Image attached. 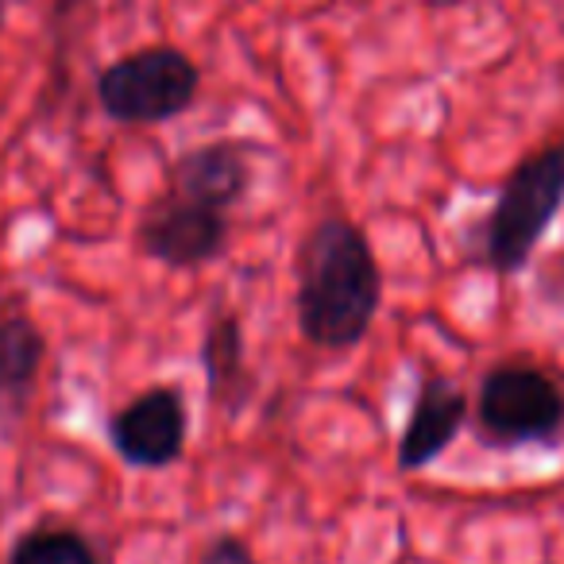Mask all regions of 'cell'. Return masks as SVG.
<instances>
[{"mask_svg":"<svg viewBox=\"0 0 564 564\" xmlns=\"http://www.w3.org/2000/svg\"><path fill=\"white\" fill-rule=\"evenodd\" d=\"M383 302V274L360 225L322 217L299 248V329L325 352H345L368 337Z\"/></svg>","mask_w":564,"mask_h":564,"instance_id":"cell-1","label":"cell"},{"mask_svg":"<svg viewBox=\"0 0 564 564\" xmlns=\"http://www.w3.org/2000/svg\"><path fill=\"white\" fill-rule=\"evenodd\" d=\"M564 209V143L533 151L502 178L491 213L479 225V263L499 274H518L530 267L541 236Z\"/></svg>","mask_w":564,"mask_h":564,"instance_id":"cell-2","label":"cell"},{"mask_svg":"<svg viewBox=\"0 0 564 564\" xmlns=\"http://www.w3.org/2000/svg\"><path fill=\"white\" fill-rule=\"evenodd\" d=\"M479 437L499 448L556 445L564 433V387L538 364H495L476 394Z\"/></svg>","mask_w":564,"mask_h":564,"instance_id":"cell-3","label":"cell"},{"mask_svg":"<svg viewBox=\"0 0 564 564\" xmlns=\"http://www.w3.org/2000/svg\"><path fill=\"white\" fill-rule=\"evenodd\" d=\"M202 74L178 47H143L97 78V101L117 124H166L194 109Z\"/></svg>","mask_w":564,"mask_h":564,"instance_id":"cell-4","label":"cell"},{"mask_svg":"<svg viewBox=\"0 0 564 564\" xmlns=\"http://www.w3.org/2000/svg\"><path fill=\"white\" fill-rule=\"evenodd\" d=\"M135 243L143 256L171 267V271H194V267L225 256L228 217L166 189L143 209L140 225H135Z\"/></svg>","mask_w":564,"mask_h":564,"instance_id":"cell-5","label":"cell"},{"mask_svg":"<svg viewBox=\"0 0 564 564\" xmlns=\"http://www.w3.org/2000/svg\"><path fill=\"white\" fill-rule=\"evenodd\" d=\"M186 402L174 387L135 394L109 422V441L135 468H166L186 448Z\"/></svg>","mask_w":564,"mask_h":564,"instance_id":"cell-6","label":"cell"},{"mask_svg":"<svg viewBox=\"0 0 564 564\" xmlns=\"http://www.w3.org/2000/svg\"><path fill=\"white\" fill-rule=\"evenodd\" d=\"M256 178V155L248 143L236 140H217L189 148L186 155L174 159L171 166V194L197 202L205 209H232L236 202H243V194L251 189Z\"/></svg>","mask_w":564,"mask_h":564,"instance_id":"cell-7","label":"cell"},{"mask_svg":"<svg viewBox=\"0 0 564 564\" xmlns=\"http://www.w3.org/2000/svg\"><path fill=\"white\" fill-rule=\"evenodd\" d=\"M464 422H468V394L453 379L425 371L417 379L414 406H410L406 430H402L399 441V468L417 471L425 464H433L456 441Z\"/></svg>","mask_w":564,"mask_h":564,"instance_id":"cell-8","label":"cell"},{"mask_svg":"<svg viewBox=\"0 0 564 564\" xmlns=\"http://www.w3.org/2000/svg\"><path fill=\"white\" fill-rule=\"evenodd\" d=\"M202 368L209 399L220 410L236 414L248 406L256 391V371L248 368V348H243V325L236 314H217L202 340Z\"/></svg>","mask_w":564,"mask_h":564,"instance_id":"cell-9","label":"cell"},{"mask_svg":"<svg viewBox=\"0 0 564 564\" xmlns=\"http://www.w3.org/2000/svg\"><path fill=\"white\" fill-rule=\"evenodd\" d=\"M43 356H47V340L35 329L32 317H0V422H17L24 414L35 379H40Z\"/></svg>","mask_w":564,"mask_h":564,"instance_id":"cell-10","label":"cell"},{"mask_svg":"<svg viewBox=\"0 0 564 564\" xmlns=\"http://www.w3.org/2000/svg\"><path fill=\"white\" fill-rule=\"evenodd\" d=\"M9 564H97V556L89 549V541L78 538V533L40 530L20 541Z\"/></svg>","mask_w":564,"mask_h":564,"instance_id":"cell-11","label":"cell"},{"mask_svg":"<svg viewBox=\"0 0 564 564\" xmlns=\"http://www.w3.org/2000/svg\"><path fill=\"white\" fill-rule=\"evenodd\" d=\"M202 564H256V556H251V549L243 545L240 538H217L209 549H205Z\"/></svg>","mask_w":564,"mask_h":564,"instance_id":"cell-12","label":"cell"},{"mask_svg":"<svg viewBox=\"0 0 564 564\" xmlns=\"http://www.w3.org/2000/svg\"><path fill=\"white\" fill-rule=\"evenodd\" d=\"M541 299L564 306V251L556 259H549L545 274H541Z\"/></svg>","mask_w":564,"mask_h":564,"instance_id":"cell-13","label":"cell"},{"mask_svg":"<svg viewBox=\"0 0 564 564\" xmlns=\"http://www.w3.org/2000/svg\"><path fill=\"white\" fill-rule=\"evenodd\" d=\"M82 4H89V0H58V12H74V9H82Z\"/></svg>","mask_w":564,"mask_h":564,"instance_id":"cell-14","label":"cell"},{"mask_svg":"<svg viewBox=\"0 0 564 564\" xmlns=\"http://www.w3.org/2000/svg\"><path fill=\"white\" fill-rule=\"evenodd\" d=\"M0 20H4V0H0Z\"/></svg>","mask_w":564,"mask_h":564,"instance_id":"cell-15","label":"cell"}]
</instances>
